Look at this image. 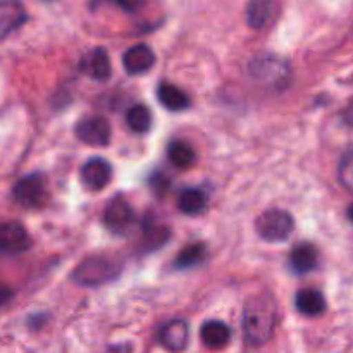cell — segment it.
<instances>
[{
  "label": "cell",
  "instance_id": "1",
  "mask_svg": "<svg viewBox=\"0 0 353 353\" xmlns=\"http://www.w3.org/2000/svg\"><path fill=\"white\" fill-rule=\"evenodd\" d=\"M279 321V307L269 293L252 296L243 309V336L248 345H264L274 336Z\"/></svg>",
  "mask_w": 353,
  "mask_h": 353
},
{
  "label": "cell",
  "instance_id": "2",
  "mask_svg": "<svg viewBox=\"0 0 353 353\" xmlns=\"http://www.w3.org/2000/svg\"><path fill=\"white\" fill-rule=\"evenodd\" d=\"M121 262L109 255H95L83 261L72 272V279L81 286H102L119 276Z\"/></svg>",
  "mask_w": 353,
  "mask_h": 353
},
{
  "label": "cell",
  "instance_id": "3",
  "mask_svg": "<svg viewBox=\"0 0 353 353\" xmlns=\"http://www.w3.org/2000/svg\"><path fill=\"white\" fill-rule=\"evenodd\" d=\"M255 230L262 240L278 243L292 236L295 230V219L292 214L283 209H269L257 217Z\"/></svg>",
  "mask_w": 353,
  "mask_h": 353
},
{
  "label": "cell",
  "instance_id": "4",
  "mask_svg": "<svg viewBox=\"0 0 353 353\" xmlns=\"http://www.w3.org/2000/svg\"><path fill=\"white\" fill-rule=\"evenodd\" d=\"M12 196L21 207L26 209H38L47 200V186L45 179L40 174L23 176L19 181L14 185Z\"/></svg>",
  "mask_w": 353,
  "mask_h": 353
},
{
  "label": "cell",
  "instance_id": "5",
  "mask_svg": "<svg viewBox=\"0 0 353 353\" xmlns=\"http://www.w3.org/2000/svg\"><path fill=\"white\" fill-rule=\"evenodd\" d=\"M76 137L90 147H107L110 143L112 130L105 117L92 116L85 117L76 124Z\"/></svg>",
  "mask_w": 353,
  "mask_h": 353
},
{
  "label": "cell",
  "instance_id": "6",
  "mask_svg": "<svg viewBox=\"0 0 353 353\" xmlns=\"http://www.w3.org/2000/svg\"><path fill=\"white\" fill-rule=\"evenodd\" d=\"M79 176H81V181L86 188L92 190V192H100V190H103L110 183L112 165L105 159L93 157L83 164Z\"/></svg>",
  "mask_w": 353,
  "mask_h": 353
},
{
  "label": "cell",
  "instance_id": "7",
  "mask_svg": "<svg viewBox=\"0 0 353 353\" xmlns=\"http://www.w3.org/2000/svg\"><path fill=\"white\" fill-rule=\"evenodd\" d=\"M30 234L19 223L0 224V254L16 255L30 248Z\"/></svg>",
  "mask_w": 353,
  "mask_h": 353
},
{
  "label": "cell",
  "instance_id": "8",
  "mask_svg": "<svg viewBox=\"0 0 353 353\" xmlns=\"http://www.w3.org/2000/svg\"><path fill=\"white\" fill-rule=\"evenodd\" d=\"M190 340V326L186 321L174 319L165 323L159 331V343L168 352L179 353L188 347Z\"/></svg>",
  "mask_w": 353,
  "mask_h": 353
},
{
  "label": "cell",
  "instance_id": "9",
  "mask_svg": "<svg viewBox=\"0 0 353 353\" xmlns=\"http://www.w3.org/2000/svg\"><path fill=\"white\" fill-rule=\"evenodd\" d=\"M134 219V210L124 199H114L103 212V224L112 233H124Z\"/></svg>",
  "mask_w": 353,
  "mask_h": 353
},
{
  "label": "cell",
  "instance_id": "10",
  "mask_svg": "<svg viewBox=\"0 0 353 353\" xmlns=\"http://www.w3.org/2000/svg\"><path fill=\"white\" fill-rule=\"evenodd\" d=\"M26 23V10L19 0H0V40Z\"/></svg>",
  "mask_w": 353,
  "mask_h": 353
},
{
  "label": "cell",
  "instance_id": "11",
  "mask_svg": "<svg viewBox=\"0 0 353 353\" xmlns=\"http://www.w3.org/2000/svg\"><path fill=\"white\" fill-rule=\"evenodd\" d=\"M155 64V54L148 45L138 43L128 48L123 55V65L128 74H143Z\"/></svg>",
  "mask_w": 353,
  "mask_h": 353
},
{
  "label": "cell",
  "instance_id": "12",
  "mask_svg": "<svg viewBox=\"0 0 353 353\" xmlns=\"http://www.w3.org/2000/svg\"><path fill=\"white\" fill-rule=\"evenodd\" d=\"M81 71L93 78L95 81H107L112 74V68H110V59L103 48H95L90 52L81 62Z\"/></svg>",
  "mask_w": 353,
  "mask_h": 353
},
{
  "label": "cell",
  "instance_id": "13",
  "mask_svg": "<svg viewBox=\"0 0 353 353\" xmlns=\"http://www.w3.org/2000/svg\"><path fill=\"white\" fill-rule=\"evenodd\" d=\"M317 261H319L317 248L307 241L295 245L290 252V268L296 274H309L317 268Z\"/></svg>",
  "mask_w": 353,
  "mask_h": 353
},
{
  "label": "cell",
  "instance_id": "14",
  "mask_svg": "<svg viewBox=\"0 0 353 353\" xmlns=\"http://www.w3.org/2000/svg\"><path fill=\"white\" fill-rule=\"evenodd\" d=\"M200 338L207 348L221 350L226 347L231 340V330L223 321H207L200 330Z\"/></svg>",
  "mask_w": 353,
  "mask_h": 353
},
{
  "label": "cell",
  "instance_id": "15",
  "mask_svg": "<svg viewBox=\"0 0 353 353\" xmlns=\"http://www.w3.org/2000/svg\"><path fill=\"white\" fill-rule=\"evenodd\" d=\"M295 305L300 314L307 317H317L326 310V299L319 290L305 288L300 290L295 296Z\"/></svg>",
  "mask_w": 353,
  "mask_h": 353
},
{
  "label": "cell",
  "instance_id": "16",
  "mask_svg": "<svg viewBox=\"0 0 353 353\" xmlns=\"http://www.w3.org/2000/svg\"><path fill=\"white\" fill-rule=\"evenodd\" d=\"M157 99L169 110H185L190 107L188 95L171 83H161L157 86Z\"/></svg>",
  "mask_w": 353,
  "mask_h": 353
},
{
  "label": "cell",
  "instance_id": "17",
  "mask_svg": "<svg viewBox=\"0 0 353 353\" xmlns=\"http://www.w3.org/2000/svg\"><path fill=\"white\" fill-rule=\"evenodd\" d=\"M250 69L257 79H261L264 74H272L274 83H283L286 79V74H288V65L276 57L255 59L254 64L250 65Z\"/></svg>",
  "mask_w": 353,
  "mask_h": 353
},
{
  "label": "cell",
  "instance_id": "18",
  "mask_svg": "<svg viewBox=\"0 0 353 353\" xmlns=\"http://www.w3.org/2000/svg\"><path fill=\"white\" fill-rule=\"evenodd\" d=\"M274 14V0H250L247 7V23L248 26L261 30Z\"/></svg>",
  "mask_w": 353,
  "mask_h": 353
},
{
  "label": "cell",
  "instance_id": "19",
  "mask_svg": "<svg viewBox=\"0 0 353 353\" xmlns=\"http://www.w3.org/2000/svg\"><path fill=\"white\" fill-rule=\"evenodd\" d=\"M178 207L186 216H199L207 207V195L200 188L183 190L178 199Z\"/></svg>",
  "mask_w": 353,
  "mask_h": 353
},
{
  "label": "cell",
  "instance_id": "20",
  "mask_svg": "<svg viewBox=\"0 0 353 353\" xmlns=\"http://www.w3.org/2000/svg\"><path fill=\"white\" fill-rule=\"evenodd\" d=\"M168 157L171 164L179 169H190L196 162V152L188 141L174 140L168 147Z\"/></svg>",
  "mask_w": 353,
  "mask_h": 353
},
{
  "label": "cell",
  "instance_id": "21",
  "mask_svg": "<svg viewBox=\"0 0 353 353\" xmlns=\"http://www.w3.org/2000/svg\"><path fill=\"white\" fill-rule=\"evenodd\" d=\"M126 123L134 133H147L152 128V112L147 105L143 103H138V105H133L126 114Z\"/></svg>",
  "mask_w": 353,
  "mask_h": 353
},
{
  "label": "cell",
  "instance_id": "22",
  "mask_svg": "<svg viewBox=\"0 0 353 353\" xmlns=\"http://www.w3.org/2000/svg\"><path fill=\"white\" fill-rule=\"evenodd\" d=\"M205 245L202 243H193L188 245L186 248H183L179 252V255L176 257L174 265L178 269H192L195 265H200L203 261H205Z\"/></svg>",
  "mask_w": 353,
  "mask_h": 353
},
{
  "label": "cell",
  "instance_id": "23",
  "mask_svg": "<svg viewBox=\"0 0 353 353\" xmlns=\"http://www.w3.org/2000/svg\"><path fill=\"white\" fill-rule=\"evenodd\" d=\"M338 178H340L341 186L353 193V148L341 157L340 165H338Z\"/></svg>",
  "mask_w": 353,
  "mask_h": 353
},
{
  "label": "cell",
  "instance_id": "24",
  "mask_svg": "<svg viewBox=\"0 0 353 353\" xmlns=\"http://www.w3.org/2000/svg\"><path fill=\"white\" fill-rule=\"evenodd\" d=\"M10 299H12V292H10V288H7L6 285H0V307L6 305Z\"/></svg>",
  "mask_w": 353,
  "mask_h": 353
},
{
  "label": "cell",
  "instance_id": "25",
  "mask_svg": "<svg viewBox=\"0 0 353 353\" xmlns=\"http://www.w3.org/2000/svg\"><path fill=\"white\" fill-rule=\"evenodd\" d=\"M124 10H134L138 7V0H114Z\"/></svg>",
  "mask_w": 353,
  "mask_h": 353
},
{
  "label": "cell",
  "instance_id": "26",
  "mask_svg": "<svg viewBox=\"0 0 353 353\" xmlns=\"http://www.w3.org/2000/svg\"><path fill=\"white\" fill-rule=\"evenodd\" d=\"M347 216H348V219H350V221H352V223H353V205L350 207V209H348Z\"/></svg>",
  "mask_w": 353,
  "mask_h": 353
}]
</instances>
